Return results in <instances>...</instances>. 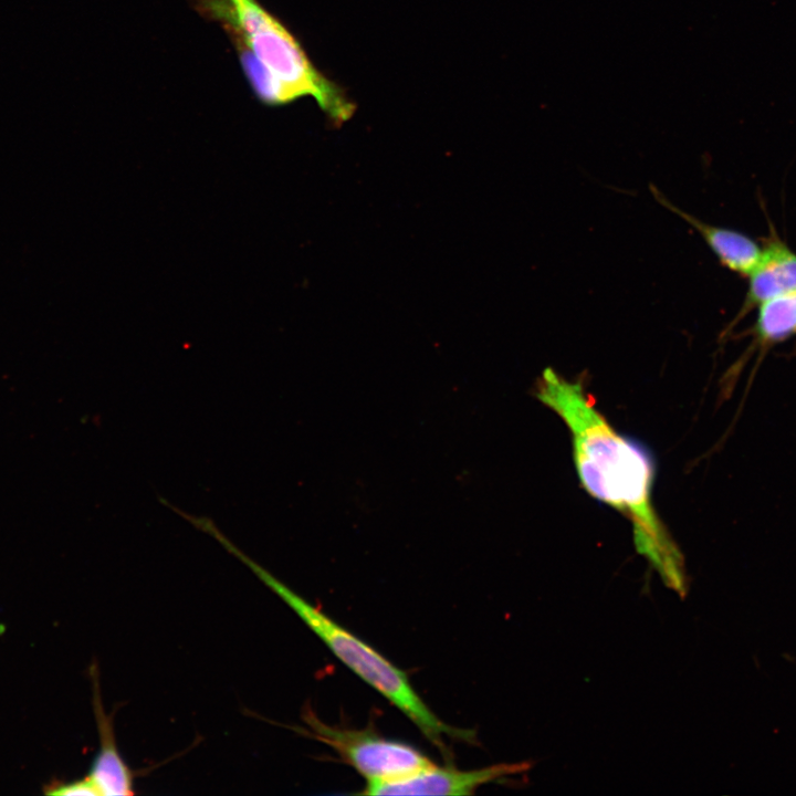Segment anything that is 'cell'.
<instances>
[{
  "mask_svg": "<svg viewBox=\"0 0 796 796\" xmlns=\"http://www.w3.org/2000/svg\"><path fill=\"white\" fill-rule=\"evenodd\" d=\"M530 763H500L478 769H457L432 764L409 776L367 782L365 795H471L489 783L525 772Z\"/></svg>",
  "mask_w": 796,
  "mask_h": 796,
  "instance_id": "5b68a950",
  "label": "cell"
},
{
  "mask_svg": "<svg viewBox=\"0 0 796 796\" xmlns=\"http://www.w3.org/2000/svg\"><path fill=\"white\" fill-rule=\"evenodd\" d=\"M223 547L244 563L275 593L348 669L399 709L447 756L446 739L476 743L473 730L444 723L423 702L408 675L356 635L333 620L293 589L252 561L230 540Z\"/></svg>",
  "mask_w": 796,
  "mask_h": 796,
  "instance_id": "3957f363",
  "label": "cell"
},
{
  "mask_svg": "<svg viewBox=\"0 0 796 796\" xmlns=\"http://www.w3.org/2000/svg\"><path fill=\"white\" fill-rule=\"evenodd\" d=\"M205 18L217 21L235 49L250 52L272 78L281 105L311 96L337 124L354 113L345 92L311 63L300 42L258 0H192Z\"/></svg>",
  "mask_w": 796,
  "mask_h": 796,
  "instance_id": "7a4b0ae2",
  "label": "cell"
},
{
  "mask_svg": "<svg viewBox=\"0 0 796 796\" xmlns=\"http://www.w3.org/2000/svg\"><path fill=\"white\" fill-rule=\"evenodd\" d=\"M753 334L761 348H768L796 335V291L761 303Z\"/></svg>",
  "mask_w": 796,
  "mask_h": 796,
  "instance_id": "9c48e42d",
  "label": "cell"
},
{
  "mask_svg": "<svg viewBox=\"0 0 796 796\" xmlns=\"http://www.w3.org/2000/svg\"><path fill=\"white\" fill-rule=\"evenodd\" d=\"M748 277L747 293L736 320L769 298L796 291V253L778 239L769 240Z\"/></svg>",
  "mask_w": 796,
  "mask_h": 796,
  "instance_id": "ba28073f",
  "label": "cell"
},
{
  "mask_svg": "<svg viewBox=\"0 0 796 796\" xmlns=\"http://www.w3.org/2000/svg\"><path fill=\"white\" fill-rule=\"evenodd\" d=\"M94 675L93 703L101 745L92 763L88 778L93 782L100 795H132L134 794L133 773L118 753L113 721L104 712L95 671Z\"/></svg>",
  "mask_w": 796,
  "mask_h": 796,
  "instance_id": "52a82bcc",
  "label": "cell"
},
{
  "mask_svg": "<svg viewBox=\"0 0 796 796\" xmlns=\"http://www.w3.org/2000/svg\"><path fill=\"white\" fill-rule=\"evenodd\" d=\"M535 396L568 427L576 470L585 490L631 522L637 551L667 584L684 591L682 555L652 503L654 468L648 452L612 428L580 381L546 368Z\"/></svg>",
  "mask_w": 796,
  "mask_h": 796,
  "instance_id": "6da1fadb",
  "label": "cell"
},
{
  "mask_svg": "<svg viewBox=\"0 0 796 796\" xmlns=\"http://www.w3.org/2000/svg\"><path fill=\"white\" fill-rule=\"evenodd\" d=\"M303 720L312 737L333 748L367 782H387L415 774L433 763L415 746L385 739L373 730L334 726L306 708Z\"/></svg>",
  "mask_w": 796,
  "mask_h": 796,
  "instance_id": "277c9868",
  "label": "cell"
},
{
  "mask_svg": "<svg viewBox=\"0 0 796 796\" xmlns=\"http://www.w3.org/2000/svg\"><path fill=\"white\" fill-rule=\"evenodd\" d=\"M50 795L74 796V795H100L93 782L87 777L71 783H56L49 786L45 790Z\"/></svg>",
  "mask_w": 796,
  "mask_h": 796,
  "instance_id": "30bf717a",
  "label": "cell"
},
{
  "mask_svg": "<svg viewBox=\"0 0 796 796\" xmlns=\"http://www.w3.org/2000/svg\"><path fill=\"white\" fill-rule=\"evenodd\" d=\"M653 198L669 211L692 227L729 270L748 275L757 264L762 249L750 237L723 227L702 221L672 203L656 186L649 187Z\"/></svg>",
  "mask_w": 796,
  "mask_h": 796,
  "instance_id": "8992f818",
  "label": "cell"
}]
</instances>
